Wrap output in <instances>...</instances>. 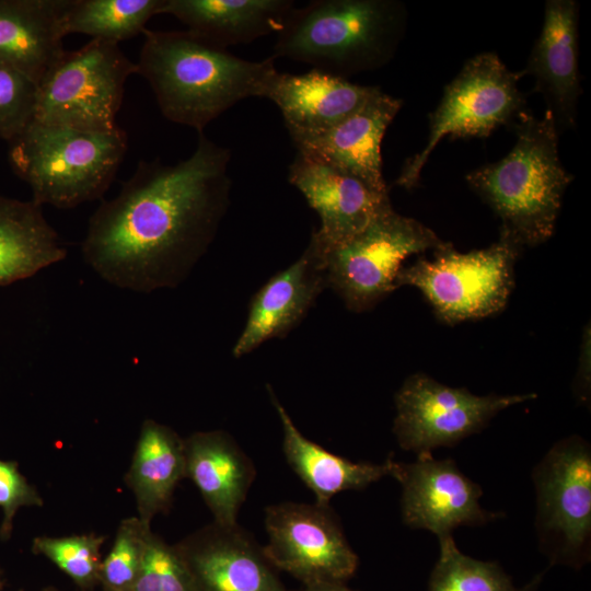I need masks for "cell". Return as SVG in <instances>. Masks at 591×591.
<instances>
[{"label": "cell", "instance_id": "cell-1", "mask_svg": "<svg viewBox=\"0 0 591 591\" xmlns=\"http://www.w3.org/2000/svg\"><path fill=\"white\" fill-rule=\"evenodd\" d=\"M198 135L186 160L141 161L91 216L81 253L107 283L139 293L175 288L207 252L230 202L231 152Z\"/></svg>", "mask_w": 591, "mask_h": 591}, {"label": "cell", "instance_id": "cell-2", "mask_svg": "<svg viewBox=\"0 0 591 591\" xmlns=\"http://www.w3.org/2000/svg\"><path fill=\"white\" fill-rule=\"evenodd\" d=\"M138 74L151 85L161 113L198 134L237 102L265 97L277 72L274 57L250 61L192 31H143Z\"/></svg>", "mask_w": 591, "mask_h": 591}, {"label": "cell", "instance_id": "cell-3", "mask_svg": "<svg viewBox=\"0 0 591 591\" xmlns=\"http://www.w3.org/2000/svg\"><path fill=\"white\" fill-rule=\"evenodd\" d=\"M514 146L497 162L466 175L470 187L501 220L500 232L522 248L552 237L572 175L558 154L559 131L551 111L536 117L528 109L512 123Z\"/></svg>", "mask_w": 591, "mask_h": 591}, {"label": "cell", "instance_id": "cell-4", "mask_svg": "<svg viewBox=\"0 0 591 591\" xmlns=\"http://www.w3.org/2000/svg\"><path fill=\"white\" fill-rule=\"evenodd\" d=\"M406 16L404 4L395 0H314L290 11L271 57L347 79L394 57Z\"/></svg>", "mask_w": 591, "mask_h": 591}, {"label": "cell", "instance_id": "cell-5", "mask_svg": "<svg viewBox=\"0 0 591 591\" xmlns=\"http://www.w3.org/2000/svg\"><path fill=\"white\" fill-rule=\"evenodd\" d=\"M9 143V162L31 188L33 201L73 208L103 196L127 151L119 127L89 132L32 121Z\"/></svg>", "mask_w": 591, "mask_h": 591}, {"label": "cell", "instance_id": "cell-6", "mask_svg": "<svg viewBox=\"0 0 591 591\" xmlns=\"http://www.w3.org/2000/svg\"><path fill=\"white\" fill-rule=\"evenodd\" d=\"M522 247L500 232L497 242L460 253L451 243L433 257L402 267L395 287L417 288L447 324L482 318L502 311L513 288V266Z\"/></svg>", "mask_w": 591, "mask_h": 591}, {"label": "cell", "instance_id": "cell-7", "mask_svg": "<svg viewBox=\"0 0 591 591\" xmlns=\"http://www.w3.org/2000/svg\"><path fill=\"white\" fill-rule=\"evenodd\" d=\"M138 73L118 44L93 38L65 50L37 84L34 121L89 132H109L127 78Z\"/></svg>", "mask_w": 591, "mask_h": 591}, {"label": "cell", "instance_id": "cell-8", "mask_svg": "<svg viewBox=\"0 0 591 591\" xmlns=\"http://www.w3.org/2000/svg\"><path fill=\"white\" fill-rule=\"evenodd\" d=\"M445 243L430 228L390 206L349 240L325 248L327 287L348 310L368 311L396 289L407 257Z\"/></svg>", "mask_w": 591, "mask_h": 591}, {"label": "cell", "instance_id": "cell-9", "mask_svg": "<svg viewBox=\"0 0 591 591\" xmlns=\"http://www.w3.org/2000/svg\"><path fill=\"white\" fill-rule=\"evenodd\" d=\"M512 72L495 53L470 58L444 88L441 101L429 117L425 147L404 164L398 186L413 189L432 150L444 137L486 138L499 126L512 124L525 109V97Z\"/></svg>", "mask_w": 591, "mask_h": 591}, {"label": "cell", "instance_id": "cell-10", "mask_svg": "<svg viewBox=\"0 0 591 591\" xmlns=\"http://www.w3.org/2000/svg\"><path fill=\"white\" fill-rule=\"evenodd\" d=\"M535 530L551 565L580 569L590 560L591 448L580 436L556 442L532 473Z\"/></svg>", "mask_w": 591, "mask_h": 591}, {"label": "cell", "instance_id": "cell-11", "mask_svg": "<svg viewBox=\"0 0 591 591\" xmlns=\"http://www.w3.org/2000/svg\"><path fill=\"white\" fill-rule=\"evenodd\" d=\"M535 397L534 393L479 396L415 373L395 394L393 432L403 450L431 453L455 445L479 432L501 410Z\"/></svg>", "mask_w": 591, "mask_h": 591}, {"label": "cell", "instance_id": "cell-12", "mask_svg": "<svg viewBox=\"0 0 591 591\" xmlns=\"http://www.w3.org/2000/svg\"><path fill=\"white\" fill-rule=\"evenodd\" d=\"M263 552L277 569L312 587L346 583L359 558L329 505L285 501L265 509Z\"/></svg>", "mask_w": 591, "mask_h": 591}, {"label": "cell", "instance_id": "cell-13", "mask_svg": "<svg viewBox=\"0 0 591 591\" xmlns=\"http://www.w3.org/2000/svg\"><path fill=\"white\" fill-rule=\"evenodd\" d=\"M392 477L402 486V519L412 529L428 530L442 537L463 525H484L502 514L479 503L482 487L465 476L451 459L431 453L416 461H394Z\"/></svg>", "mask_w": 591, "mask_h": 591}, {"label": "cell", "instance_id": "cell-14", "mask_svg": "<svg viewBox=\"0 0 591 591\" xmlns=\"http://www.w3.org/2000/svg\"><path fill=\"white\" fill-rule=\"evenodd\" d=\"M193 591H290L254 537L212 522L173 545Z\"/></svg>", "mask_w": 591, "mask_h": 591}, {"label": "cell", "instance_id": "cell-15", "mask_svg": "<svg viewBox=\"0 0 591 591\" xmlns=\"http://www.w3.org/2000/svg\"><path fill=\"white\" fill-rule=\"evenodd\" d=\"M326 287L325 246L314 230L302 255L273 276L252 299L233 356L240 358L266 340L285 337Z\"/></svg>", "mask_w": 591, "mask_h": 591}, {"label": "cell", "instance_id": "cell-16", "mask_svg": "<svg viewBox=\"0 0 591 591\" xmlns=\"http://www.w3.org/2000/svg\"><path fill=\"white\" fill-rule=\"evenodd\" d=\"M288 179L317 212L321 228L315 231L325 248L349 240L392 206L389 194L379 193L356 176L299 151L289 165Z\"/></svg>", "mask_w": 591, "mask_h": 591}, {"label": "cell", "instance_id": "cell-17", "mask_svg": "<svg viewBox=\"0 0 591 591\" xmlns=\"http://www.w3.org/2000/svg\"><path fill=\"white\" fill-rule=\"evenodd\" d=\"M403 105L380 89L356 113L321 131L289 134L297 151L315 157L389 194L382 175L381 143Z\"/></svg>", "mask_w": 591, "mask_h": 591}, {"label": "cell", "instance_id": "cell-18", "mask_svg": "<svg viewBox=\"0 0 591 591\" xmlns=\"http://www.w3.org/2000/svg\"><path fill=\"white\" fill-rule=\"evenodd\" d=\"M579 5L573 0H548L543 26L526 65L519 73L535 80V90L547 102L558 131L576 124L581 93L578 45Z\"/></svg>", "mask_w": 591, "mask_h": 591}, {"label": "cell", "instance_id": "cell-19", "mask_svg": "<svg viewBox=\"0 0 591 591\" xmlns=\"http://www.w3.org/2000/svg\"><path fill=\"white\" fill-rule=\"evenodd\" d=\"M379 89L312 68L300 74L277 71L265 97L279 107L289 134L315 132L356 113Z\"/></svg>", "mask_w": 591, "mask_h": 591}, {"label": "cell", "instance_id": "cell-20", "mask_svg": "<svg viewBox=\"0 0 591 591\" xmlns=\"http://www.w3.org/2000/svg\"><path fill=\"white\" fill-rule=\"evenodd\" d=\"M186 478L200 493L213 522L237 523V514L254 482L252 460L223 430L197 431L184 439Z\"/></svg>", "mask_w": 591, "mask_h": 591}, {"label": "cell", "instance_id": "cell-21", "mask_svg": "<svg viewBox=\"0 0 591 591\" xmlns=\"http://www.w3.org/2000/svg\"><path fill=\"white\" fill-rule=\"evenodd\" d=\"M70 0H0V65L38 84L65 51Z\"/></svg>", "mask_w": 591, "mask_h": 591}, {"label": "cell", "instance_id": "cell-22", "mask_svg": "<svg viewBox=\"0 0 591 591\" xmlns=\"http://www.w3.org/2000/svg\"><path fill=\"white\" fill-rule=\"evenodd\" d=\"M267 390L281 421L282 450L286 460L303 484L314 494L316 503L327 506L339 493L361 490L384 476H391L394 463L392 456L381 464L352 462L309 440L293 424L270 385H267Z\"/></svg>", "mask_w": 591, "mask_h": 591}, {"label": "cell", "instance_id": "cell-23", "mask_svg": "<svg viewBox=\"0 0 591 591\" xmlns=\"http://www.w3.org/2000/svg\"><path fill=\"white\" fill-rule=\"evenodd\" d=\"M293 8L291 0H165L161 13L227 48L277 34Z\"/></svg>", "mask_w": 591, "mask_h": 591}, {"label": "cell", "instance_id": "cell-24", "mask_svg": "<svg viewBox=\"0 0 591 591\" xmlns=\"http://www.w3.org/2000/svg\"><path fill=\"white\" fill-rule=\"evenodd\" d=\"M184 478V439L171 427L146 419L125 476V483L136 500L137 517L151 524L157 514L167 512L174 491Z\"/></svg>", "mask_w": 591, "mask_h": 591}, {"label": "cell", "instance_id": "cell-25", "mask_svg": "<svg viewBox=\"0 0 591 591\" xmlns=\"http://www.w3.org/2000/svg\"><path fill=\"white\" fill-rule=\"evenodd\" d=\"M66 256L42 206L0 195V287L31 278Z\"/></svg>", "mask_w": 591, "mask_h": 591}, {"label": "cell", "instance_id": "cell-26", "mask_svg": "<svg viewBox=\"0 0 591 591\" xmlns=\"http://www.w3.org/2000/svg\"><path fill=\"white\" fill-rule=\"evenodd\" d=\"M165 0H70L65 13V33H81L118 44L146 30L161 14Z\"/></svg>", "mask_w": 591, "mask_h": 591}, {"label": "cell", "instance_id": "cell-27", "mask_svg": "<svg viewBox=\"0 0 591 591\" xmlns=\"http://www.w3.org/2000/svg\"><path fill=\"white\" fill-rule=\"evenodd\" d=\"M439 557L430 573L428 591H536L543 573L517 588L497 561L463 554L453 536L439 537Z\"/></svg>", "mask_w": 591, "mask_h": 591}, {"label": "cell", "instance_id": "cell-28", "mask_svg": "<svg viewBox=\"0 0 591 591\" xmlns=\"http://www.w3.org/2000/svg\"><path fill=\"white\" fill-rule=\"evenodd\" d=\"M104 535L95 533L63 537L37 536L32 552L42 555L66 573L81 591H93L100 586Z\"/></svg>", "mask_w": 591, "mask_h": 591}, {"label": "cell", "instance_id": "cell-29", "mask_svg": "<svg viewBox=\"0 0 591 591\" xmlns=\"http://www.w3.org/2000/svg\"><path fill=\"white\" fill-rule=\"evenodd\" d=\"M151 526L137 515L120 521L113 546L103 558L100 586L109 591H130L144 561Z\"/></svg>", "mask_w": 591, "mask_h": 591}, {"label": "cell", "instance_id": "cell-30", "mask_svg": "<svg viewBox=\"0 0 591 591\" xmlns=\"http://www.w3.org/2000/svg\"><path fill=\"white\" fill-rule=\"evenodd\" d=\"M36 95L35 82L0 65V139L10 142L33 121Z\"/></svg>", "mask_w": 591, "mask_h": 591}, {"label": "cell", "instance_id": "cell-31", "mask_svg": "<svg viewBox=\"0 0 591 591\" xmlns=\"http://www.w3.org/2000/svg\"><path fill=\"white\" fill-rule=\"evenodd\" d=\"M44 500L26 477L19 471L15 461L0 460V541L7 542L13 531V520L21 507H42Z\"/></svg>", "mask_w": 591, "mask_h": 591}, {"label": "cell", "instance_id": "cell-32", "mask_svg": "<svg viewBox=\"0 0 591 591\" xmlns=\"http://www.w3.org/2000/svg\"><path fill=\"white\" fill-rule=\"evenodd\" d=\"M151 546L159 573L160 591H193L188 576L173 545L152 533Z\"/></svg>", "mask_w": 591, "mask_h": 591}, {"label": "cell", "instance_id": "cell-33", "mask_svg": "<svg viewBox=\"0 0 591 591\" xmlns=\"http://www.w3.org/2000/svg\"><path fill=\"white\" fill-rule=\"evenodd\" d=\"M297 591H357L348 588L346 583H325L312 587H303Z\"/></svg>", "mask_w": 591, "mask_h": 591}, {"label": "cell", "instance_id": "cell-34", "mask_svg": "<svg viewBox=\"0 0 591 591\" xmlns=\"http://www.w3.org/2000/svg\"><path fill=\"white\" fill-rule=\"evenodd\" d=\"M3 587H4V581H3L2 572H1V569H0V591L3 589Z\"/></svg>", "mask_w": 591, "mask_h": 591}, {"label": "cell", "instance_id": "cell-35", "mask_svg": "<svg viewBox=\"0 0 591 591\" xmlns=\"http://www.w3.org/2000/svg\"><path fill=\"white\" fill-rule=\"evenodd\" d=\"M42 591H60V590L56 589L55 587H46Z\"/></svg>", "mask_w": 591, "mask_h": 591}, {"label": "cell", "instance_id": "cell-36", "mask_svg": "<svg viewBox=\"0 0 591 591\" xmlns=\"http://www.w3.org/2000/svg\"><path fill=\"white\" fill-rule=\"evenodd\" d=\"M103 591H109V590H104V589H103Z\"/></svg>", "mask_w": 591, "mask_h": 591}, {"label": "cell", "instance_id": "cell-37", "mask_svg": "<svg viewBox=\"0 0 591 591\" xmlns=\"http://www.w3.org/2000/svg\"><path fill=\"white\" fill-rule=\"evenodd\" d=\"M19 591H23V590L21 589V590H19Z\"/></svg>", "mask_w": 591, "mask_h": 591}]
</instances>
